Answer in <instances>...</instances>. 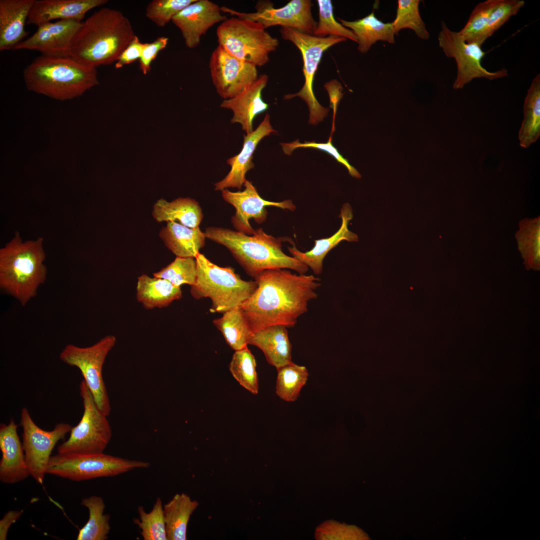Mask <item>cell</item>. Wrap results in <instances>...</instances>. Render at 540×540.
<instances>
[{"instance_id": "c3c4849f", "label": "cell", "mask_w": 540, "mask_h": 540, "mask_svg": "<svg viewBox=\"0 0 540 540\" xmlns=\"http://www.w3.org/2000/svg\"><path fill=\"white\" fill-rule=\"evenodd\" d=\"M324 87L330 95V102L334 111V118L337 106L343 96V94L342 92V88L341 84L335 80L326 83Z\"/></svg>"}, {"instance_id": "83f0119b", "label": "cell", "mask_w": 540, "mask_h": 540, "mask_svg": "<svg viewBox=\"0 0 540 540\" xmlns=\"http://www.w3.org/2000/svg\"><path fill=\"white\" fill-rule=\"evenodd\" d=\"M136 290L137 300L147 310L166 307L182 296L180 287L144 274L138 277Z\"/></svg>"}, {"instance_id": "9a60e30c", "label": "cell", "mask_w": 540, "mask_h": 540, "mask_svg": "<svg viewBox=\"0 0 540 540\" xmlns=\"http://www.w3.org/2000/svg\"><path fill=\"white\" fill-rule=\"evenodd\" d=\"M209 68L216 92L224 100L240 94L258 77L255 65L234 56L219 45L211 54Z\"/></svg>"}, {"instance_id": "bcb514c9", "label": "cell", "mask_w": 540, "mask_h": 540, "mask_svg": "<svg viewBox=\"0 0 540 540\" xmlns=\"http://www.w3.org/2000/svg\"><path fill=\"white\" fill-rule=\"evenodd\" d=\"M144 43H142L136 35L134 39L124 49L115 63L114 68L119 69L124 66L130 64L141 56Z\"/></svg>"}, {"instance_id": "836d02e7", "label": "cell", "mask_w": 540, "mask_h": 540, "mask_svg": "<svg viewBox=\"0 0 540 540\" xmlns=\"http://www.w3.org/2000/svg\"><path fill=\"white\" fill-rule=\"evenodd\" d=\"M276 370V394L286 402L296 400L307 382L309 376L308 369L292 362Z\"/></svg>"}, {"instance_id": "7a4b0ae2", "label": "cell", "mask_w": 540, "mask_h": 540, "mask_svg": "<svg viewBox=\"0 0 540 540\" xmlns=\"http://www.w3.org/2000/svg\"><path fill=\"white\" fill-rule=\"evenodd\" d=\"M136 34L120 11L104 8L81 24L70 45L68 55L94 68L116 62Z\"/></svg>"}, {"instance_id": "f1b7e54d", "label": "cell", "mask_w": 540, "mask_h": 540, "mask_svg": "<svg viewBox=\"0 0 540 540\" xmlns=\"http://www.w3.org/2000/svg\"><path fill=\"white\" fill-rule=\"evenodd\" d=\"M338 19L344 26L354 32L358 40V50L362 54L366 53L377 41L392 44L395 42L392 23H384L379 20L374 10L366 16L354 21H347L339 18Z\"/></svg>"}, {"instance_id": "d590c367", "label": "cell", "mask_w": 540, "mask_h": 540, "mask_svg": "<svg viewBox=\"0 0 540 540\" xmlns=\"http://www.w3.org/2000/svg\"><path fill=\"white\" fill-rule=\"evenodd\" d=\"M229 370L240 385L254 394L258 393L256 362L248 346L235 352L230 363Z\"/></svg>"}, {"instance_id": "d4e9b609", "label": "cell", "mask_w": 540, "mask_h": 540, "mask_svg": "<svg viewBox=\"0 0 540 540\" xmlns=\"http://www.w3.org/2000/svg\"><path fill=\"white\" fill-rule=\"evenodd\" d=\"M286 327L275 325L252 333L248 344L262 350L267 362L276 369L292 362V346Z\"/></svg>"}, {"instance_id": "4dcf8cb0", "label": "cell", "mask_w": 540, "mask_h": 540, "mask_svg": "<svg viewBox=\"0 0 540 540\" xmlns=\"http://www.w3.org/2000/svg\"><path fill=\"white\" fill-rule=\"evenodd\" d=\"M524 120L518 132L520 146L528 148L540 136V74L533 78L528 90L524 106Z\"/></svg>"}, {"instance_id": "277c9868", "label": "cell", "mask_w": 540, "mask_h": 540, "mask_svg": "<svg viewBox=\"0 0 540 540\" xmlns=\"http://www.w3.org/2000/svg\"><path fill=\"white\" fill-rule=\"evenodd\" d=\"M22 74L29 90L60 100L80 96L99 84L96 68L68 55L41 54L24 68Z\"/></svg>"}, {"instance_id": "ac0fdd59", "label": "cell", "mask_w": 540, "mask_h": 540, "mask_svg": "<svg viewBox=\"0 0 540 540\" xmlns=\"http://www.w3.org/2000/svg\"><path fill=\"white\" fill-rule=\"evenodd\" d=\"M220 7L209 0H196L174 16L172 21L180 30L185 44L193 48L200 44L202 36L214 24L228 18Z\"/></svg>"}, {"instance_id": "8fae6325", "label": "cell", "mask_w": 540, "mask_h": 540, "mask_svg": "<svg viewBox=\"0 0 540 540\" xmlns=\"http://www.w3.org/2000/svg\"><path fill=\"white\" fill-rule=\"evenodd\" d=\"M116 342L114 336L108 335L88 347L68 344L60 354L62 362L80 370L83 380L92 392L98 408L107 416L110 413L111 407L103 379L102 368L106 358Z\"/></svg>"}, {"instance_id": "1f68e13d", "label": "cell", "mask_w": 540, "mask_h": 540, "mask_svg": "<svg viewBox=\"0 0 540 540\" xmlns=\"http://www.w3.org/2000/svg\"><path fill=\"white\" fill-rule=\"evenodd\" d=\"M213 324L235 351L247 346L252 333L240 306L224 312L222 317L214 319Z\"/></svg>"}, {"instance_id": "ffe728a7", "label": "cell", "mask_w": 540, "mask_h": 540, "mask_svg": "<svg viewBox=\"0 0 540 540\" xmlns=\"http://www.w3.org/2000/svg\"><path fill=\"white\" fill-rule=\"evenodd\" d=\"M18 426L12 419L8 424H0V480L4 484L18 482L30 476Z\"/></svg>"}, {"instance_id": "5b68a950", "label": "cell", "mask_w": 540, "mask_h": 540, "mask_svg": "<svg viewBox=\"0 0 540 540\" xmlns=\"http://www.w3.org/2000/svg\"><path fill=\"white\" fill-rule=\"evenodd\" d=\"M44 238L23 241L18 232L0 249V288L25 306L46 280Z\"/></svg>"}, {"instance_id": "f6af8a7d", "label": "cell", "mask_w": 540, "mask_h": 540, "mask_svg": "<svg viewBox=\"0 0 540 540\" xmlns=\"http://www.w3.org/2000/svg\"><path fill=\"white\" fill-rule=\"evenodd\" d=\"M168 38L165 36L158 38L150 43H144L140 58V68L144 74H146L151 70V63L158 54L167 46Z\"/></svg>"}, {"instance_id": "ab89813d", "label": "cell", "mask_w": 540, "mask_h": 540, "mask_svg": "<svg viewBox=\"0 0 540 540\" xmlns=\"http://www.w3.org/2000/svg\"><path fill=\"white\" fill-rule=\"evenodd\" d=\"M197 274L195 258L176 256L174 260L160 270L153 274L154 277L165 279L174 285L194 286Z\"/></svg>"}, {"instance_id": "52a82bcc", "label": "cell", "mask_w": 540, "mask_h": 540, "mask_svg": "<svg viewBox=\"0 0 540 540\" xmlns=\"http://www.w3.org/2000/svg\"><path fill=\"white\" fill-rule=\"evenodd\" d=\"M216 34L218 45L228 53L256 67L266 64L279 44L260 22L236 16L222 22Z\"/></svg>"}, {"instance_id": "30bf717a", "label": "cell", "mask_w": 540, "mask_h": 540, "mask_svg": "<svg viewBox=\"0 0 540 540\" xmlns=\"http://www.w3.org/2000/svg\"><path fill=\"white\" fill-rule=\"evenodd\" d=\"M84 412L75 426L72 428L68 438L60 444L58 454L103 453L112 436L107 416L98 408L92 392L84 380L80 385Z\"/></svg>"}, {"instance_id": "4fadbf2b", "label": "cell", "mask_w": 540, "mask_h": 540, "mask_svg": "<svg viewBox=\"0 0 540 540\" xmlns=\"http://www.w3.org/2000/svg\"><path fill=\"white\" fill-rule=\"evenodd\" d=\"M20 425L30 475L38 484H42L52 450L57 442L70 432L72 426L60 422L52 430H45L36 424L26 407L21 410Z\"/></svg>"}, {"instance_id": "ee69618b", "label": "cell", "mask_w": 540, "mask_h": 540, "mask_svg": "<svg viewBox=\"0 0 540 540\" xmlns=\"http://www.w3.org/2000/svg\"><path fill=\"white\" fill-rule=\"evenodd\" d=\"M280 144L284 152L287 155H290L293 151L298 148H315L326 152L332 156L338 162L344 165L348 170L351 176L357 178H361V175L358 171L350 164L348 160L344 158L333 146L331 138L326 143H316L314 142H305L304 143H300L298 140H296L289 143L282 142Z\"/></svg>"}, {"instance_id": "9c48e42d", "label": "cell", "mask_w": 540, "mask_h": 540, "mask_svg": "<svg viewBox=\"0 0 540 540\" xmlns=\"http://www.w3.org/2000/svg\"><path fill=\"white\" fill-rule=\"evenodd\" d=\"M280 32L284 40L292 42L301 52L304 78L302 89L296 94L285 95L284 99L290 100L296 96L301 98L309 110V122L316 124L327 116L329 109L322 106L314 96L313 82L316 72L324 52L346 39L334 36L318 37L284 26L281 27Z\"/></svg>"}, {"instance_id": "d6a6232c", "label": "cell", "mask_w": 540, "mask_h": 540, "mask_svg": "<svg viewBox=\"0 0 540 540\" xmlns=\"http://www.w3.org/2000/svg\"><path fill=\"white\" fill-rule=\"evenodd\" d=\"M81 504L88 508L89 518L80 530L77 540H106L110 530V516L104 514L105 504L102 498L93 496L82 500Z\"/></svg>"}, {"instance_id": "4316f807", "label": "cell", "mask_w": 540, "mask_h": 540, "mask_svg": "<svg viewBox=\"0 0 540 540\" xmlns=\"http://www.w3.org/2000/svg\"><path fill=\"white\" fill-rule=\"evenodd\" d=\"M152 215L158 222H176L190 228L199 227L203 218L198 202L189 198H179L170 202L160 199L154 205Z\"/></svg>"}, {"instance_id": "ba28073f", "label": "cell", "mask_w": 540, "mask_h": 540, "mask_svg": "<svg viewBox=\"0 0 540 540\" xmlns=\"http://www.w3.org/2000/svg\"><path fill=\"white\" fill-rule=\"evenodd\" d=\"M148 462L105 454H58L50 456L46 470L50 474L80 482L118 476L136 468H148Z\"/></svg>"}, {"instance_id": "e575fe53", "label": "cell", "mask_w": 540, "mask_h": 540, "mask_svg": "<svg viewBox=\"0 0 540 540\" xmlns=\"http://www.w3.org/2000/svg\"><path fill=\"white\" fill-rule=\"evenodd\" d=\"M420 0H398L396 16L392 23L394 34H397L402 30L409 28L415 32L417 36L424 40L430 38V34L422 20L419 12Z\"/></svg>"}, {"instance_id": "f546056e", "label": "cell", "mask_w": 540, "mask_h": 540, "mask_svg": "<svg viewBox=\"0 0 540 540\" xmlns=\"http://www.w3.org/2000/svg\"><path fill=\"white\" fill-rule=\"evenodd\" d=\"M198 501L187 494H176L163 506L167 540H186L188 524Z\"/></svg>"}, {"instance_id": "60d3db41", "label": "cell", "mask_w": 540, "mask_h": 540, "mask_svg": "<svg viewBox=\"0 0 540 540\" xmlns=\"http://www.w3.org/2000/svg\"><path fill=\"white\" fill-rule=\"evenodd\" d=\"M318 7V22L313 36L318 37L334 36L349 39L357 42V38L350 30L336 21L330 0H317Z\"/></svg>"}, {"instance_id": "7402d4cb", "label": "cell", "mask_w": 540, "mask_h": 540, "mask_svg": "<svg viewBox=\"0 0 540 540\" xmlns=\"http://www.w3.org/2000/svg\"><path fill=\"white\" fill-rule=\"evenodd\" d=\"M107 0H35L27 22L37 26L56 19L82 22L90 10L105 4Z\"/></svg>"}, {"instance_id": "8d00e7d4", "label": "cell", "mask_w": 540, "mask_h": 540, "mask_svg": "<svg viewBox=\"0 0 540 540\" xmlns=\"http://www.w3.org/2000/svg\"><path fill=\"white\" fill-rule=\"evenodd\" d=\"M540 217L524 219L520 222V230L516 234L518 248L525 260L533 266H538L540 258Z\"/></svg>"}, {"instance_id": "603a6c76", "label": "cell", "mask_w": 540, "mask_h": 540, "mask_svg": "<svg viewBox=\"0 0 540 540\" xmlns=\"http://www.w3.org/2000/svg\"><path fill=\"white\" fill-rule=\"evenodd\" d=\"M268 79L267 74L260 75L244 92L232 98L224 100L220 104L221 108L232 112L230 122L240 124L246 134L254 131L252 123L255 117L268 108V104L262 97V91L266 86Z\"/></svg>"}, {"instance_id": "7bdbcfd3", "label": "cell", "mask_w": 540, "mask_h": 540, "mask_svg": "<svg viewBox=\"0 0 540 540\" xmlns=\"http://www.w3.org/2000/svg\"><path fill=\"white\" fill-rule=\"evenodd\" d=\"M522 0H498L492 12L484 36V42L524 6Z\"/></svg>"}, {"instance_id": "44dd1931", "label": "cell", "mask_w": 540, "mask_h": 540, "mask_svg": "<svg viewBox=\"0 0 540 540\" xmlns=\"http://www.w3.org/2000/svg\"><path fill=\"white\" fill-rule=\"evenodd\" d=\"M340 216L342 222L338 230L329 238L315 240L314 246L309 251L302 252L299 250L290 238L285 237V240L292 243V246L288 248L292 256L310 268L316 275L322 272L323 261L326 254L340 242H352L358 240L357 234L350 231L348 227L349 222L353 217L352 209L348 204L343 205Z\"/></svg>"}, {"instance_id": "6da1fadb", "label": "cell", "mask_w": 540, "mask_h": 540, "mask_svg": "<svg viewBox=\"0 0 540 540\" xmlns=\"http://www.w3.org/2000/svg\"><path fill=\"white\" fill-rule=\"evenodd\" d=\"M254 278L256 288L240 306L252 333L275 325L294 327L320 286L313 275L282 268L264 270Z\"/></svg>"}, {"instance_id": "3957f363", "label": "cell", "mask_w": 540, "mask_h": 540, "mask_svg": "<svg viewBox=\"0 0 540 540\" xmlns=\"http://www.w3.org/2000/svg\"><path fill=\"white\" fill-rule=\"evenodd\" d=\"M204 233L206 238L226 246L252 277L269 269L288 268L298 274L308 270L306 265L282 252L283 238H276L261 228L252 235L219 227L207 228Z\"/></svg>"}, {"instance_id": "7dc6e473", "label": "cell", "mask_w": 540, "mask_h": 540, "mask_svg": "<svg viewBox=\"0 0 540 540\" xmlns=\"http://www.w3.org/2000/svg\"><path fill=\"white\" fill-rule=\"evenodd\" d=\"M22 514V510H10L0 520V540H6L10 526L18 520Z\"/></svg>"}, {"instance_id": "5bb4252c", "label": "cell", "mask_w": 540, "mask_h": 540, "mask_svg": "<svg viewBox=\"0 0 540 540\" xmlns=\"http://www.w3.org/2000/svg\"><path fill=\"white\" fill-rule=\"evenodd\" d=\"M312 6L310 0H291L285 6L275 8L270 0H260L256 4L255 12H240L226 6H222L220 9L222 12L232 16L258 22L266 29L280 26L314 35L317 22L312 15Z\"/></svg>"}, {"instance_id": "f35d334b", "label": "cell", "mask_w": 540, "mask_h": 540, "mask_svg": "<svg viewBox=\"0 0 540 540\" xmlns=\"http://www.w3.org/2000/svg\"><path fill=\"white\" fill-rule=\"evenodd\" d=\"M163 506L162 500L158 498L149 512H146L143 506H138L140 519H134V523L140 529L144 540H167Z\"/></svg>"}, {"instance_id": "d6986e66", "label": "cell", "mask_w": 540, "mask_h": 540, "mask_svg": "<svg viewBox=\"0 0 540 540\" xmlns=\"http://www.w3.org/2000/svg\"><path fill=\"white\" fill-rule=\"evenodd\" d=\"M276 132L270 124V115L266 114L254 130L244 135V143L241 151L238 154L228 159L226 163L230 166V170L222 180L214 184V190L222 191L232 188L240 190L246 180V172L254 167L252 162L253 154L258 144L264 137Z\"/></svg>"}, {"instance_id": "74e56055", "label": "cell", "mask_w": 540, "mask_h": 540, "mask_svg": "<svg viewBox=\"0 0 540 540\" xmlns=\"http://www.w3.org/2000/svg\"><path fill=\"white\" fill-rule=\"evenodd\" d=\"M498 0H488L478 4L472 11L464 26L458 33L466 42L482 46L490 14Z\"/></svg>"}, {"instance_id": "e0dca14e", "label": "cell", "mask_w": 540, "mask_h": 540, "mask_svg": "<svg viewBox=\"0 0 540 540\" xmlns=\"http://www.w3.org/2000/svg\"><path fill=\"white\" fill-rule=\"evenodd\" d=\"M81 23L76 20H64L44 24L13 50H36L47 56L68 55L72 41Z\"/></svg>"}, {"instance_id": "8992f818", "label": "cell", "mask_w": 540, "mask_h": 540, "mask_svg": "<svg viewBox=\"0 0 540 540\" xmlns=\"http://www.w3.org/2000/svg\"><path fill=\"white\" fill-rule=\"evenodd\" d=\"M196 260V279L190 294L196 300L210 298L211 312L223 314L240 306L257 288L255 280H242L232 268L219 266L203 254L198 253Z\"/></svg>"}, {"instance_id": "b9f144b4", "label": "cell", "mask_w": 540, "mask_h": 540, "mask_svg": "<svg viewBox=\"0 0 540 540\" xmlns=\"http://www.w3.org/2000/svg\"><path fill=\"white\" fill-rule=\"evenodd\" d=\"M196 0H154L148 5L146 17L157 26L164 27L186 7Z\"/></svg>"}, {"instance_id": "484cf974", "label": "cell", "mask_w": 540, "mask_h": 540, "mask_svg": "<svg viewBox=\"0 0 540 540\" xmlns=\"http://www.w3.org/2000/svg\"><path fill=\"white\" fill-rule=\"evenodd\" d=\"M159 236L176 256L195 258L204 246L206 238L199 227L190 228L176 222H168Z\"/></svg>"}, {"instance_id": "2e32d148", "label": "cell", "mask_w": 540, "mask_h": 540, "mask_svg": "<svg viewBox=\"0 0 540 540\" xmlns=\"http://www.w3.org/2000/svg\"><path fill=\"white\" fill-rule=\"evenodd\" d=\"M242 191L233 192L228 189L222 191L225 201L232 204L236 213L232 217V223L237 231L248 235L254 232L250 225L249 220L253 218L258 224L263 223L266 219L268 212L266 206H274L282 209L294 211L296 206L292 200H286L280 202L266 200L258 194L252 182L246 180Z\"/></svg>"}, {"instance_id": "cb8c5ba5", "label": "cell", "mask_w": 540, "mask_h": 540, "mask_svg": "<svg viewBox=\"0 0 540 540\" xmlns=\"http://www.w3.org/2000/svg\"><path fill=\"white\" fill-rule=\"evenodd\" d=\"M35 0H0V50H13L28 34L24 26Z\"/></svg>"}, {"instance_id": "7c38bea8", "label": "cell", "mask_w": 540, "mask_h": 540, "mask_svg": "<svg viewBox=\"0 0 540 540\" xmlns=\"http://www.w3.org/2000/svg\"><path fill=\"white\" fill-rule=\"evenodd\" d=\"M439 46L445 55L455 60L456 76L453 84L455 90L461 89L476 78L490 80L502 78L508 76L504 68L496 72H490L481 64L486 52L482 46L476 42L468 43L459 35L458 32L451 30L444 22H442L441 30L438 35Z\"/></svg>"}]
</instances>
